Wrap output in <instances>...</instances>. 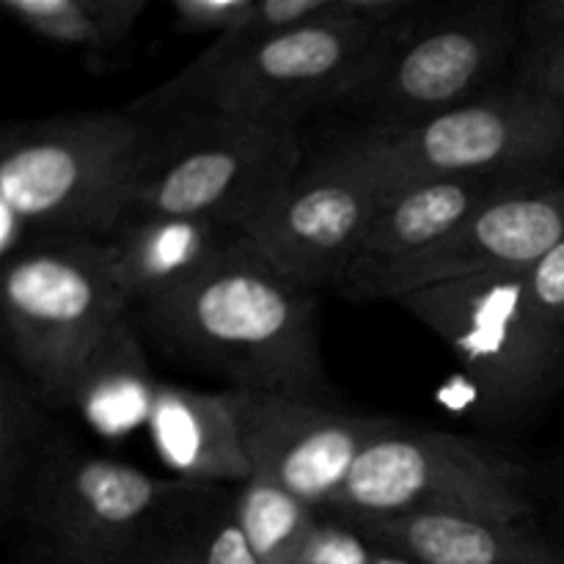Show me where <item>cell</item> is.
<instances>
[{"mask_svg": "<svg viewBox=\"0 0 564 564\" xmlns=\"http://www.w3.org/2000/svg\"><path fill=\"white\" fill-rule=\"evenodd\" d=\"M138 314L163 350L224 375L229 389L317 402L330 391L314 292L281 275L248 235Z\"/></svg>", "mask_w": 564, "mask_h": 564, "instance_id": "1", "label": "cell"}, {"mask_svg": "<svg viewBox=\"0 0 564 564\" xmlns=\"http://www.w3.org/2000/svg\"><path fill=\"white\" fill-rule=\"evenodd\" d=\"M158 138V121L127 108L11 127L0 147V204L25 220L31 242L108 240Z\"/></svg>", "mask_w": 564, "mask_h": 564, "instance_id": "2", "label": "cell"}, {"mask_svg": "<svg viewBox=\"0 0 564 564\" xmlns=\"http://www.w3.org/2000/svg\"><path fill=\"white\" fill-rule=\"evenodd\" d=\"M317 163L380 193L446 176L556 180L564 165V105L516 86L405 127H367Z\"/></svg>", "mask_w": 564, "mask_h": 564, "instance_id": "3", "label": "cell"}, {"mask_svg": "<svg viewBox=\"0 0 564 564\" xmlns=\"http://www.w3.org/2000/svg\"><path fill=\"white\" fill-rule=\"evenodd\" d=\"M521 25L510 3H422L375 36L336 108L367 127H405L485 97L516 50Z\"/></svg>", "mask_w": 564, "mask_h": 564, "instance_id": "4", "label": "cell"}, {"mask_svg": "<svg viewBox=\"0 0 564 564\" xmlns=\"http://www.w3.org/2000/svg\"><path fill=\"white\" fill-rule=\"evenodd\" d=\"M158 124V147L124 220L193 218L248 235L303 171V149L292 130L209 110Z\"/></svg>", "mask_w": 564, "mask_h": 564, "instance_id": "5", "label": "cell"}, {"mask_svg": "<svg viewBox=\"0 0 564 564\" xmlns=\"http://www.w3.org/2000/svg\"><path fill=\"white\" fill-rule=\"evenodd\" d=\"M193 482L158 479L135 466L47 435L28 474L20 516L50 554L75 564H141L169 540Z\"/></svg>", "mask_w": 564, "mask_h": 564, "instance_id": "6", "label": "cell"}, {"mask_svg": "<svg viewBox=\"0 0 564 564\" xmlns=\"http://www.w3.org/2000/svg\"><path fill=\"white\" fill-rule=\"evenodd\" d=\"M130 312L105 240H39L3 262L6 336L47 408L69 405L86 358Z\"/></svg>", "mask_w": 564, "mask_h": 564, "instance_id": "7", "label": "cell"}, {"mask_svg": "<svg viewBox=\"0 0 564 564\" xmlns=\"http://www.w3.org/2000/svg\"><path fill=\"white\" fill-rule=\"evenodd\" d=\"M347 521L446 516L527 523L532 477L505 452L466 435L397 424L364 449L328 507Z\"/></svg>", "mask_w": 564, "mask_h": 564, "instance_id": "8", "label": "cell"}, {"mask_svg": "<svg viewBox=\"0 0 564 564\" xmlns=\"http://www.w3.org/2000/svg\"><path fill=\"white\" fill-rule=\"evenodd\" d=\"M397 303L449 347L485 405L501 416L532 408L560 372L564 330L538 317L523 270L408 292Z\"/></svg>", "mask_w": 564, "mask_h": 564, "instance_id": "9", "label": "cell"}, {"mask_svg": "<svg viewBox=\"0 0 564 564\" xmlns=\"http://www.w3.org/2000/svg\"><path fill=\"white\" fill-rule=\"evenodd\" d=\"M375 36L334 20L270 36L204 83L176 116L209 110L297 132L303 116L341 102Z\"/></svg>", "mask_w": 564, "mask_h": 564, "instance_id": "10", "label": "cell"}, {"mask_svg": "<svg viewBox=\"0 0 564 564\" xmlns=\"http://www.w3.org/2000/svg\"><path fill=\"white\" fill-rule=\"evenodd\" d=\"M562 237L564 182L488 204L455 231L411 257L356 259L339 286L356 301H397L430 286L529 270Z\"/></svg>", "mask_w": 564, "mask_h": 564, "instance_id": "11", "label": "cell"}, {"mask_svg": "<svg viewBox=\"0 0 564 564\" xmlns=\"http://www.w3.org/2000/svg\"><path fill=\"white\" fill-rule=\"evenodd\" d=\"M226 400L251 474L270 477L317 510L334 505L364 449L400 424L275 391L226 389Z\"/></svg>", "mask_w": 564, "mask_h": 564, "instance_id": "12", "label": "cell"}, {"mask_svg": "<svg viewBox=\"0 0 564 564\" xmlns=\"http://www.w3.org/2000/svg\"><path fill=\"white\" fill-rule=\"evenodd\" d=\"M383 193L350 174L314 163L248 231L281 275L308 292L341 284L361 253Z\"/></svg>", "mask_w": 564, "mask_h": 564, "instance_id": "13", "label": "cell"}, {"mask_svg": "<svg viewBox=\"0 0 564 564\" xmlns=\"http://www.w3.org/2000/svg\"><path fill=\"white\" fill-rule=\"evenodd\" d=\"M551 185L560 182H540L529 176H446L397 187L380 198L358 259L411 257L455 231L488 204Z\"/></svg>", "mask_w": 564, "mask_h": 564, "instance_id": "14", "label": "cell"}, {"mask_svg": "<svg viewBox=\"0 0 564 564\" xmlns=\"http://www.w3.org/2000/svg\"><path fill=\"white\" fill-rule=\"evenodd\" d=\"M147 433L176 479L193 485H240L251 477L240 427L226 391L160 383Z\"/></svg>", "mask_w": 564, "mask_h": 564, "instance_id": "15", "label": "cell"}, {"mask_svg": "<svg viewBox=\"0 0 564 564\" xmlns=\"http://www.w3.org/2000/svg\"><path fill=\"white\" fill-rule=\"evenodd\" d=\"M246 231L193 218H130L105 240L116 281L132 308L165 295L207 268Z\"/></svg>", "mask_w": 564, "mask_h": 564, "instance_id": "16", "label": "cell"}, {"mask_svg": "<svg viewBox=\"0 0 564 564\" xmlns=\"http://www.w3.org/2000/svg\"><path fill=\"white\" fill-rule=\"evenodd\" d=\"M372 545L422 564H564V551L527 523L408 516L350 521Z\"/></svg>", "mask_w": 564, "mask_h": 564, "instance_id": "17", "label": "cell"}, {"mask_svg": "<svg viewBox=\"0 0 564 564\" xmlns=\"http://www.w3.org/2000/svg\"><path fill=\"white\" fill-rule=\"evenodd\" d=\"M158 386L130 312L86 358L72 386L69 405L80 411L94 433L124 441L135 430H147Z\"/></svg>", "mask_w": 564, "mask_h": 564, "instance_id": "18", "label": "cell"}, {"mask_svg": "<svg viewBox=\"0 0 564 564\" xmlns=\"http://www.w3.org/2000/svg\"><path fill=\"white\" fill-rule=\"evenodd\" d=\"M0 9L33 36L97 61L127 42L149 0H0Z\"/></svg>", "mask_w": 564, "mask_h": 564, "instance_id": "19", "label": "cell"}, {"mask_svg": "<svg viewBox=\"0 0 564 564\" xmlns=\"http://www.w3.org/2000/svg\"><path fill=\"white\" fill-rule=\"evenodd\" d=\"M240 527L262 564H292L317 523L319 510L262 474L235 485Z\"/></svg>", "mask_w": 564, "mask_h": 564, "instance_id": "20", "label": "cell"}, {"mask_svg": "<svg viewBox=\"0 0 564 564\" xmlns=\"http://www.w3.org/2000/svg\"><path fill=\"white\" fill-rule=\"evenodd\" d=\"M44 438L42 400L20 369L6 367L0 380V510L6 521L20 516L22 490Z\"/></svg>", "mask_w": 564, "mask_h": 564, "instance_id": "21", "label": "cell"}, {"mask_svg": "<svg viewBox=\"0 0 564 564\" xmlns=\"http://www.w3.org/2000/svg\"><path fill=\"white\" fill-rule=\"evenodd\" d=\"M171 538L193 564H262L242 532L235 496L218 485H193L176 507Z\"/></svg>", "mask_w": 564, "mask_h": 564, "instance_id": "22", "label": "cell"}, {"mask_svg": "<svg viewBox=\"0 0 564 564\" xmlns=\"http://www.w3.org/2000/svg\"><path fill=\"white\" fill-rule=\"evenodd\" d=\"M378 545L369 543L361 529L330 510H319L312 534L292 564H372Z\"/></svg>", "mask_w": 564, "mask_h": 564, "instance_id": "23", "label": "cell"}, {"mask_svg": "<svg viewBox=\"0 0 564 564\" xmlns=\"http://www.w3.org/2000/svg\"><path fill=\"white\" fill-rule=\"evenodd\" d=\"M523 281L538 317L551 328L564 330V237L532 268L523 270Z\"/></svg>", "mask_w": 564, "mask_h": 564, "instance_id": "24", "label": "cell"}, {"mask_svg": "<svg viewBox=\"0 0 564 564\" xmlns=\"http://www.w3.org/2000/svg\"><path fill=\"white\" fill-rule=\"evenodd\" d=\"M257 0H171L174 28L182 33H213L215 39L248 20Z\"/></svg>", "mask_w": 564, "mask_h": 564, "instance_id": "25", "label": "cell"}, {"mask_svg": "<svg viewBox=\"0 0 564 564\" xmlns=\"http://www.w3.org/2000/svg\"><path fill=\"white\" fill-rule=\"evenodd\" d=\"M518 86L564 105V36L545 44H532L523 58Z\"/></svg>", "mask_w": 564, "mask_h": 564, "instance_id": "26", "label": "cell"}, {"mask_svg": "<svg viewBox=\"0 0 564 564\" xmlns=\"http://www.w3.org/2000/svg\"><path fill=\"white\" fill-rule=\"evenodd\" d=\"M518 25L532 44L554 42L564 36V0H538L518 9Z\"/></svg>", "mask_w": 564, "mask_h": 564, "instance_id": "27", "label": "cell"}, {"mask_svg": "<svg viewBox=\"0 0 564 564\" xmlns=\"http://www.w3.org/2000/svg\"><path fill=\"white\" fill-rule=\"evenodd\" d=\"M141 564H193V560L187 556V551L169 534V540H165V543L160 545L152 556H147Z\"/></svg>", "mask_w": 564, "mask_h": 564, "instance_id": "28", "label": "cell"}, {"mask_svg": "<svg viewBox=\"0 0 564 564\" xmlns=\"http://www.w3.org/2000/svg\"><path fill=\"white\" fill-rule=\"evenodd\" d=\"M372 564H422V562L411 560V556L394 554V551L378 549V554H375V562H372Z\"/></svg>", "mask_w": 564, "mask_h": 564, "instance_id": "29", "label": "cell"}, {"mask_svg": "<svg viewBox=\"0 0 564 564\" xmlns=\"http://www.w3.org/2000/svg\"><path fill=\"white\" fill-rule=\"evenodd\" d=\"M560 505H562V510H564V477L560 479Z\"/></svg>", "mask_w": 564, "mask_h": 564, "instance_id": "30", "label": "cell"}, {"mask_svg": "<svg viewBox=\"0 0 564 564\" xmlns=\"http://www.w3.org/2000/svg\"><path fill=\"white\" fill-rule=\"evenodd\" d=\"M53 564H75V562H66V560H58V556H53Z\"/></svg>", "mask_w": 564, "mask_h": 564, "instance_id": "31", "label": "cell"}]
</instances>
